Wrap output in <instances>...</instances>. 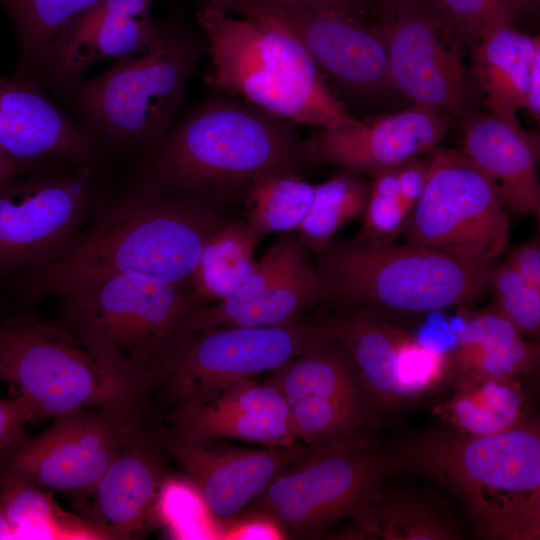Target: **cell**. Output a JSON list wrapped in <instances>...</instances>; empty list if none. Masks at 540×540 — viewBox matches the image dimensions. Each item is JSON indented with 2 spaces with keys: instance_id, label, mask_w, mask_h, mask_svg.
<instances>
[{
  "instance_id": "6da1fadb",
  "label": "cell",
  "mask_w": 540,
  "mask_h": 540,
  "mask_svg": "<svg viewBox=\"0 0 540 540\" xmlns=\"http://www.w3.org/2000/svg\"><path fill=\"white\" fill-rule=\"evenodd\" d=\"M229 219L220 207L137 185L106 205L54 259L32 269V299L64 295L116 274H140L185 287L207 241Z\"/></svg>"
},
{
  "instance_id": "7a4b0ae2",
  "label": "cell",
  "mask_w": 540,
  "mask_h": 540,
  "mask_svg": "<svg viewBox=\"0 0 540 540\" xmlns=\"http://www.w3.org/2000/svg\"><path fill=\"white\" fill-rule=\"evenodd\" d=\"M294 123L230 96L188 112L153 147L136 185L222 207L243 204L261 180L297 172Z\"/></svg>"
},
{
  "instance_id": "3957f363",
  "label": "cell",
  "mask_w": 540,
  "mask_h": 540,
  "mask_svg": "<svg viewBox=\"0 0 540 540\" xmlns=\"http://www.w3.org/2000/svg\"><path fill=\"white\" fill-rule=\"evenodd\" d=\"M388 460L390 469L421 475L451 493L480 538H540L537 423L526 420L492 435L439 428L406 441Z\"/></svg>"
},
{
  "instance_id": "277c9868",
  "label": "cell",
  "mask_w": 540,
  "mask_h": 540,
  "mask_svg": "<svg viewBox=\"0 0 540 540\" xmlns=\"http://www.w3.org/2000/svg\"><path fill=\"white\" fill-rule=\"evenodd\" d=\"M196 18L209 58L205 82L215 91L294 124L337 129L358 120L284 31L207 4Z\"/></svg>"
},
{
  "instance_id": "5b68a950",
  "label": "cell",
  "mask_w": 540,
  "mask_h": 540,
  "mask_svg": "<svg viewBox=\"0 0 540 540\" xmlns=\"http://www.w3.org/2000/svg\"><path fill=\"white\" fill-rule=\"evenodd\" d=\"M0 371L36 420L149 396L101 346L32 314L0 320Z\"/></svg>"
},
{
  "instance_id": "8992f818",
  "label": "cell",
  "mask_w": 540,
  "mask_h": 540,
  "mask_svg": "<svg viewBox=\"0 0 540 540\" xmlns=\"http://www.w3.org/2000/svg\"><path fill=\"white\" fill-rule=\"evenodd\" d=\"M316 254L321 300L398 312L464 304L488 286L492 269L411 243L331 242Z\"/></svg>"
},
{
  "instance_id": "52a82bcc",
  "label": "cell",
  "mask_w": 540,
  "mask_h": 540,
  "mask_svg": "<svg viewBox=\"0 0 540 540\" xmlns=\"http://www.w3.org/2000/svg\"><path fill=\"white\" fill-rule=\"evenodd\" d=\"M204 52V40L165 25L153 46L82 79L66 99L106 141L124 148H153L171 128Z\"/></svg>"
},
{
  "instance_id": "ba28073f",
  "label": "cell",
  "mask_w": 540,
  "mask_h": 540,
  "mask_svg": "<svg viewBox=\"0 0 540 540\" xmlns=\"http://www.w3.org/2000/svg\"><path fill=\"white\" fill-rule=\"evenodd\" d=\"M334 339L330 319L274 326L224 327L175 338L152 366L148 393L159 390L175 410L203 405L226 387L272 372Z\"/></svg>"
},
{
  "instance_id": "9c48e42d",
  "label": "cell",
  "mask_w": 540,
  "mask_h": 540,
  "mask_svg": "<svg viewBox=\"0 0 540 540\" xmlns=\"http://www.w3.org/2000/svg\"><path fill=\"white\" fill-rule=\"evenodd\" d=\"M61 297V322L101 346L146 391L153 364L201 305L185 287L133 273Z\"/></svg>"
},
{
  "instance_id": "30bf717a",
  "label": "cell",
  "mask_w": 540,
  "mask_h": 540,
  "mask_svg": "<svg viewBox=\"0 0 540 540\" xmlns=\"http://www.w3.org/2000/svg\"><path fill=\"white\" fill-rule=\"evenodd\" d=\"M153 420L148 400L57 415L39 435L0 448V480L62 493L82 509L115 455Z\"/></svg>"
},
{
  "instance_id": "8fae6325",
  "label": "cell",
  "mask_w": 540,
  "mask_h": 540,
  "mask_svg": "<svg viewBox=\"0 0 540 540\" xmlns=\"http://www.w3.org/2000/svg\"><path fill=\"white\" fill-rule=\"evenodd\" d=\"M388 470V457L359 433L310 447L250 504L285 536L316 538L351 518L382 487Z\"/></svg>"
},
{
  "instance_id": "7c38bea8",
  "label": "cell",
  "mask_w": 540,
  "mask_h": 540,
  "mask_svg": "<svg viewBox=\"0 0 540 540\" xmlns=\"http://www.w3.org/2000/svg\"><path fill=\"white\" fill-rule=\"evenodd\" d=\"M428 159L427 185L404 229L409 243L490 265L509 237L496 186L461 151L436 146Z\"/></svg>"
},
{
  "instance_id": "4fadbf2b",
  "label": "cell",
  "mask_w": 540,
  "mask_h": 540,
  "mask_svg": "<svg viewBox=\"0 0 540 540\" xmlns=\"http://www.w3.org/2000/svg\"><path fill=\"white\" fill-rule=\"evenodd\" d=\"M92 167L0 180V273L41 267L64 251L94 201Z\"/></svg>"
},
{
  "instance_id": "5bb4252c",
  "label": "cell",
  "mask_w": 540,
  "mask_h": 540,
  "mask_svg": "<svg viewBox=\"0 0 540 540\" xmlns=\"http://www.w3.org/2000/svg\"><path fill=\"white\" fill-rule=\"evenodd\" d=\"M284 31L326 78L356 95L392 88L384 43L375 27L313 9L294 0H197Z\"/></svg>"
},
{
  "instance_id": "9a60e30c",
  "label": "cell",
  "mask_w": 540,
  "mask_h": 540,
  "mask_svg": "<svg viewBox=\"0 0 540 540\" xmlns=\"http://www.w3.org/2000/svg\"><path fill=\"white\" fill-rule=\"evenodd\" d=\"M375 27L387 54L392 87L415 104L462 121L474 115L475 92L458 45L432 10L414 0L382 16Z\"/></svg>"
},
{
  "instance_id": "2e32d148",
  "label": "cell",
  "mask_w": 540,
  "mask_h": 540,
  "mask_svg": "<svg viewBox=\"0 0 540 540\" xmlns=\"http://www.w3.org/2000/svg\"><path fill=\"white\" fill-rule=\"evenodd\" d=\"M332 319L333 336L348 351L370 399L394 407L416 401L452 373L451 356L369 310L354 305Z\"/></svg>"
},
{
  "instance_id": "e0dca14e",
  "label": "cell",
  "mask_w": 540,
  "mask_h": 540,
  "mask_svg": "<svg viewBox=\"0 0 540 540\" xmlns=\"http://www.w3.org/2000/svg\"><path fill=\"white\" fill-rule=\"evenodd\" d=\"M155 1L99 0L93 4L45 51L34 82L66 98L93 63L127 58L153 46L165 27L151 19Z\"/></svg>"
},
{
  "instance_id": "ac0fdd59",
  "label": "cell",
  "mask_w": 540,
  "mask_h": 540,
  "mask_svg": "<svg viewBox=\"0 0 540 540\" xmlns=\"http://www.w3.org/2000/svg\"><path fill=\"white\" fill-rule=\"evenodd\" d=\"M449 124L446 114L414 104L401 112L358 119L345 127L319 129L301 140L298 160L302 166L333 164L372 178L438 146Z\"/></svg>"
},
{
  "instance_id": "d6986e66",
  "label": "cell",
  "mask_w": 540,
  "mask_h": 540,
  "mask_svg": "<svg viewBox=\"0 0 540 540\" xmlns=\"http://www.w3.org/2000/svg\"><path fill=\"white\" fill-rule=\"evenodd\" d=\"M155 434L166 455L185 472L208 510L219 519L236 516L306 452L295 446L212 450L204 443L186 441L158 423Z\"/></svg>"
},
{
  "instance_id": "ffe728a7",
  "label": "cell",
  "mask_w": 540,
  "mask_h": 540,
  "mask_svg": "<svg viewBox=\"0 0 540 540\" xmlns=\"http://www.w3.org/2000/svg\"><path fill=\"white\" fill-rule=\"evenodd\" d=\"M155 419L113 458L82 509L108 540L137 538L155 519L166 479V453Z\"/></svg>"
},
{
  "instance_id": "44dd1931",
  "label": "cell",
  "mask_w": 540,
  "mask_h": 540,
  "mask_svg": "<svg viewBox=\"0 0 540 540\" xmlns=\"http://www.w3.org/2000/svg\"><path fill=\"white\" fill-rule=\"evenodd\" d=\"M0 152L38 162L47 156L92 165L97 146L37 83L15 75H0Z\"/></svg>"
},
{
  "instance_id": "7402d4cb",
  "label": "cell",
  "mask_w": 540,
  "mask_h": 540,
  "mask_svg": "<svg viewBox=\"0 0 540 540\" xmlns=\"http://www.w3.org/2000/svg\"><path fill=\"white\" fill-rule=\"evenodd\" d=\"M461 152L494 183L505 208L539 217V134L515 114H474L464 121Z\"/></svg>"
},
{
  "instance_id": "603a6c76",
  "label": "cell",
  "mask_w": 540,
  "mask_h": 540,
  "mask_svg": "<svg viewBox=\"0 0 540 540\" xmlns=\"http://www.w3.org/2000/svg\"><path fill=\"white\" fill-rule=\"evenodd\" d=\"M456 339L454 375L516 378L539 362V344L526 340L495 306L465 314Z\"/></svg>"
},
{
  "instance_id": "cb8c5ba5",
  "label": "cell",
  "mask_w": 540,
  "mask_h": 540,
  "mask_svg": "<svg viewBox=\"0 0 540 540\" xmlns=\"http://www.w3.org/2000/svg\"><path fill=\"white\" fill-rule=\"evenodd\" d=\"M475 77L489 111L515 114L525 108L531 67L539 37H531L512 24L490 27L475 45Z\"/></svg>"
},
{
  "instance_id": "d4e9b609",
  "label": "cell",
  "mask_w": 540,
  "mask_h": 540,
  "mask_svg": "<svg viewBox=\"0 0 540 540\" xmlns=\"http://www.w3.org/2000/svg\"><path fill=\"white\" fill-rule=\"evenodd\" d=\"M337 539L454 540L461 533L446 512L421 496L381 487L351 518Z\"/></svg>"
},
{
  "instance_id": "484cf974",
  "label": "cell",
  "mask_w": 540,
  "mask_h": 540,
  "mask_svg": "<svg viewBox=\"0 0 540 540\" xmlns=\"http://www.w3.org/2000/svg\"><path fill=\"white\" fill-rule=\"evenodd\" d=\"M455 389L433 413L449 427L472 435L511 430L525 419V399L516 378L455 375Z\"/></svg>"
},
{
  "instance_id": "4316f807",
  "label": "cell",
  "mask_w": 540,
  "mask_h": 540,
  "mask_svg": "<svg viewBox=\"0 0 540 540\" xmlns=\"http://www.w3.org/2000/svg\"><path fill=\"white\" fill-rule=\"evenodd\" d=\"M265 383L282 393L290 404L314 395L371 401L348 351L335 338L270 372Z\"/></svg>"
},
{
  "instance_id": "83f0119b",
  "label": "cell",
  "mask_w": 540,
  "mask_h": 540,
  "mask_svg": "<svg viewBox=\"0 0 540 540\" xmlns=\"http://www.w3.org/2000/svg\"><path fill=\"white\" fill-rule=\"evenodd\" d=\"M0 506L16 539L107 540L84 517L63 510L52 491L24 480H0Z\"/></svg>"
},
{
  "instance_id": "f1b7e54d",
  "label": "cell",
  "mask_w": 540,
  "mask_h": 540,
  "mask_svg": "<svg viewBox=\"0 0 540 540\" xmlns=\"http://www.w3.org/2000/svg\"><path fill=\"white\" fill-rule=\"evenodd\" d=\"M258 242L246 221L232 220L207 241L190 278L201 305L222 301L241 287L255 267Z\"/></svg>"
},
{
  "instance_id": "f546056e",
  "label": "cell",
  "mask_w": 540,
  "mask_h": 540,
  "mask_svg": "<svg viewBox=\"0 0 540 540\" xmlns=\"http://www.w3.org/2000/svg\"><path fill=\"white\" fill-rule=\"evenodd\" d=\"M167 421L171 432L193 443L236 439L268 446L292 447L296 439L288 420L219 411L205 405L172 411Z\"/></svg>"
},
{
  "instance_id": "4dcf8cb0",
  "label": "cell",
  "mask_w": 540,
  "mask_h": 540,
  "mask_svg": "<svg viewBox=\"0 0 540 540\" xmlns=\"http://www.w3.org/2000/svg\"><path fill=\"white\" fill-rule=\"evenodd\" d=\"M307 251L302 252L258 298L224 317L215 329L274 326L303 318L305 311L321 300L315 267L309 261Z\"/></svg>"
},
{
  "instance_id": "1f68e13d",
  "label": "cell",
  "mask_w": 540,
  "mask_h": 540,
  "mask_svg": "<svg viewBox=\"0 0 540 540\" xmlns=\"http://www.w3.org/2000/svg\"><path fill=\"white\" fill-rule=\"evenodd\" d=\"M99 0H0L16 35L18 60L13 75L34 82L45 51L80 13Z\"/></svg>"
},
{
  "instance_id": "d6a6232c",
  "label": "cell",
  "mask_w": 540,
  "mask_h": 540,
  "mask_svg": "<svg viewBox=\"0 0 540 540\" xmlns=\"http://www.w3.org/2000/svg\"><path fill=\"white\" fill-rule=\"evenodd\" d=\"M315 188L296 172L273 174L257 183L243 202L245 221L256 239L296 231L310 210Z\"/></svg>"
},
{
  "instance_id": "836d02e7",
  "label": "cell",
  "mask_w": 540,
  "mask_h": 540,
  "mask_svg": "<svg viewBox=\"0 0 540 540\" xmlns=\"http://www.w3.org/2000/svg\"><path fill=\"white\" fill-rule=\"evenodd\" d=\"M369 190L363 175L347 170L316 184L310 210L296 230L305 247L323 250L345 224L363 215Z\"/></svg>"
},
{
  "instance_id": "e575fe53",
  "label": "cell",
  "mask_w": 540,
  "mask_h": 540,
  "mask_svg": "<svg viewBox=\"0 0 540 540\" xmlns=\"http://www.w3.org/2000/svg\"><path fill=\"white\" fill-rule=\"evenodd\" d=\"M368 399L308 396L290 404L294 435L310 447L359 434L369 416Z\"/></svg>"
},
{
  "instance_id": "d590c367",
  "label": "cell",
  "mask_w": 540,
  "mask_h": 540,
  "mask_svg": "<svg viewBox=\"0 0 540 540\" xmlns=\"http://www.w3.org/2000/svg\"><path fill=\"white\" fill-rule=\"evenodd\" d=\"M361 232L355 239L372 245L392 243L405 229L410 214L400 199L396 169L371 178Z\"/></svg>"
},
{
  "instance_id": "8d00e7d4",
  "label": "cell",
  "mask_w": 540,
  "mask_h": 540,
  "mask_svg": "<svg viewBox=\"0 0 540 540\" xmlns=\"http://www.w3.org/2000/svg\"><path fill=\"white\" fill-rule=\"evenodd\" d=\"M488 286L493 289L494 306L523 336L537 342L540 333V289L529 285L508 261L491 269Z\"/></svg>"
},
{
  "instance_id": "74e56055",
  "label": "cell",
  "mask_w": 540,
  "mask_h": 540,
  "mask_svg": "<svg viewBox=\"0 0 540 540\" xmlns=\"http://www.w3.org/2000/svg\"><path fill=\"white\" fill-rule=\"evenodd\" d=\"M503 0H430L426 4L457 45L472 48L499 21Z\"/></svg>"
},
{
  "instance_id": "f35d334b",
  "label": "cell",
  "mask_w": 540,
  "mask_h": 540,
  "mask_svg": "<svg viewBox=\"0 0 540 540\" xmlns=\"http://www.w3.org/2000/svg\"><path fill=\"white\" fill-rule=\"evenodd\" d=\"M203 405L219 411L242 412L290 421V403L283 394L266 383L255 384L250 379L226 387Z\"/></svg>"
},
{
  "instance_id": "ab89813d",
  "label": "cell",
  "mask_w": 540,
  "mask_h": 540,
  "mask_svg": "<svg viewBox=\"0 0 540 540\" xmlns=\"http://www.w3.org/2000/svg\"><path fill=\"white\" fill-rule=\"evenodd\" d=\"M429 177V159L413 158L396 168V179L400 199L411 215L422 196Z\"/></svg>"
},
{
  "instance_id": "60d3db41",
  "label": "cell",
  "mask_w": 540,
  "mask_h": 540,
  "mask_svg": "<svg viewBox=\"0 0 540 540\" xmlns=\"http://www.w3.org/2000/svg\"><path fill=\"white\" fill-rule=\"evenodd\" d=\"M34 420L32 409L20 395L0 399V448L23 435L26 424Z\"/></svg>"
},
{
  "instance_id": "b9f144b4",
  "label": "cell",
  "mask_w": 540,
  "mask_h": 540,
  "mask_svg": "<svg viewBox=\"0 0 540 540\" xmlns=\"http://www.w3.org/2000/svg\"><path fill=\"white\" fill-rule=\"evenodd\" d=\"M506 261L529 285L540 289V242L538 237L516 247Z\"/></svg>"
},
{
  "instance_id": "7bdbcfd3",
  "label": "cell",
  "mask_w": 540,
  "mask_h": 540,
  "mask_svg": "<svg viewBox=\"0 0 540 540\" xmlns=\"http://www.w3.org/2000/svg\"><path fill=\"white\" fill-rule=\"evenodd\" d=\"M229 539H283L285 534L277 523L266 515L245 519L226 535Z\"/></svg>"
},
{
  "instance_id": "ee69618b",
  "label": "cell",
  "mask_w": 540,
  "mask_h": 540,
  "mask_svg": "<svg viewBox=\"0 0 540 540\" xmlns=\"http://www.w3.org/2000/svg\"><path fill=\"white\" fill-rule=\"evenodd\" d=\"M320 12L353 22L364 23V0H294Z\"/></svg>"
},
{
  "instance_id": "f6af8a7d",
  "label": "cell",
  "mask_w": 540,
  "mask_h": 540,
  "mask_svg": "<svg viewBox=\"0 0 540 540\" xmlns=\"http://www.w3.org/2000/svg\"><path fill=\"white\" fill-rule=\"evenodd\" d=\"M536 120L540 117V49L537 50L530 72L525 108Z\"/></svg>"
},
{
  "instance_id": "bcb514c9",
  "label": "cell",
  "mask_w": 540,
  "mask_h": 540,
  "mask_svg": "<svg viewBox=\"0 0 540 540\" xmlns=\"http://www.w3.org/2000/svg\"><path fill=\"white\" fill-rule=\"evenodd\" d=\"M538 2L539 0H503L498 24H513L520 14L534 8Z\"/></svg>"
},
{
  "instance_id": "7dc6e473",
  "label": "cell",
  "mask_w": 540,
  "mask_h": 540,
  "mask_svg": "<svg viewBox=\"0 0 540 540\" xmlns=\"http://www.w3.org/2000/svg\"><path fill=\"white\" fill-rule=\"evenodd\" d=\"M37 162L16 159L0 152V180L25 174Z\"/></svg>"
},
{
  "instance_id": "c3c4849f",
  "label": "cell",
  "mask_w": 540,
  "mask_h": 540,
  "mask_svg": "<svg viewBox=\"0 0 540 540\" xmlns=\"http://www.w3.org/2000/svg\"><path fill=\"white\" fill-rule=\"evenodd\" d=\"M372 1L379 7L382 16H385L414 0H372Z\"/></svg>"
},
{
  "instance_id": "681fc988",
  "label": "cell",
  "mask_w": 540,
  "mask_h": 540,
  "mask_svg": "<svg viewBox=\"0 0 540 540\" xmlns=\"http://www.w3.org/2000/svg\"><path fill=\"white\" fill-rule=\"evenodd\" d=\"M0 539H16L15 531L0 506Z\"/></svg>"
},
{
  "instance_id": "f907efd6",
  "label": "cell",
  "mask_w": 540,
  "mask_h": 540,
  "mask_svg": "<svg viewBox=\"0 0 540 540\" xmlns=\"http://www.w3.org/2000/svg\"><path fill=\"white\" fill-rule=\"evenodd\" d=\"M0 381H4L1 371H0Z\"/></svg>"
}]
</instances>
